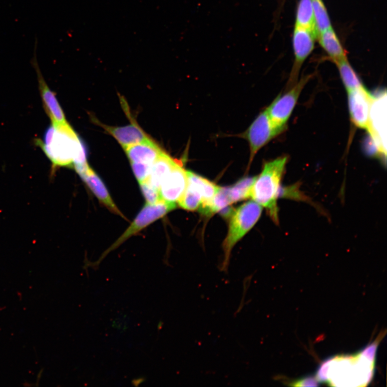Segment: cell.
Returning <instances> with one entry per match:
<instances>
[{
	"instance_id": "277c9868",
	"label": "cell",
	"mask_w": 387,
	"mask_h": 387,
	"mask_svg": "<svg viewBox=\"0 0 387 387\" xmlns=\"http://www.w3.org/2000/svg\"><path fill=\"white\" fill-rule=\"evenodd\" d=\"M310 76L302 78L300 81L284 95H279L272 104L266 109L274 126L281 133L287 128V122L293 113L297 102Z\"/></svg>"
},
{
	"instance_id": "d6986e66",
	"label": "cell",
	"mask_w": 387,
	"mask_h": 387,
	"mask_svg": "<svg viewBox=\"0 0 387 387\" xmlns=\"http://www.w3.org/2000/svg\"><path fill=\"white\" fill-rule=\"evenodd\" d=\"M338 69L343 84L347 91L363 86L356 72L349 64L347 59L335 63Z\"/></svg>"
},
{
	"instance_id": "7c38bea8",
	"label": "cell",
	"mask_w": 387,
	"mask_h": 387,
	"mask_svg": "<svg viewBox=\"0 0 387 387\" xmlns=\"http://www.w3.org/2000/svg\"><path fill=\"white\" fill-rule=\"evenodd\" d=\"M188 182L186 171L177 163L159 188L163 201L175 203L183 195Z\"/></svg>"
},
{
	"instance_id": "7a4b0ae2",
	"label": "cell",
	"mask_w": 387,
	"mask_h": 387,
	"mask_svg": "<svg viewBox=\"0 0 387 387\" xmlns=\"http://www.w3.org/2000/svg\"><path fill=\"white\" fill-rule=\"evenodd\" d=\"M287 160V157L283 156L266 163L255 179L251 193L254 201L265 208L277 224L279 223L277 200L280 197L281 182Z\"/></svg>"
},
{
	"instance_id": "d4e9b609",
	"label": "cell",
	"mask_w": 387,
	"mask_h": 387,
	"mask_svg": "<svg viewBox=\"0 0 387 387\" xmlns=\"http://www.w3.org/2000/svg\"><path fill=\"white\" fill-rule=\"evenodd\" d=\"M381 339H379V336L378 339L377 338L373 344H371L366 348H364L360 354L369 361L374 362L377 347L379 344V341H380Z\"/></svg>"
},
{
	"instance_id": "8992f818",
	"label": "cell",
	"mask_w": 387,
	"mask_h": 387,
	"mask_svg": "<svg viewBox=\"0 0 387 387\" xmlns=\"http://www.w3.org/2000/svg\"><path fill=\"white\" fill-rule=\"evenodd\" d=\"M281 133L273 125L266 109L260 113L244 134L250 144V163L262 147Z\"/></svg>"
},
{
	"instance_id": "9c48e42d",
	"label": "cell",
	"mask_w": 387,
	"mask_h": 387,
	"mask_svg": "<svg viewBox=\"0 0 387 387\" xmlns=\"http://www.w3.org/2000/svg\"><path fill=\"white\" fill-rule=\"evenodd\" d=\"M38 39L35 43L34 55L32 60V64L35 68L39 79V89L42 99L43 106L46 112L53 123L58 125L68 124L65 114L58 102L55 94L50 89L44 79L38 62L36 50L38 48Z\"/></svg>"
},
{
	"instance_id": "ac0fdd59",
	"label": "cell",
	"mask_w": 387,
	"mask_h": 387,
	"mask_svg": "<svg viewBox=\"0 0 387 387\" xmlns=\"http://www.w3.org/2000/svg\"><path fill=\"white\" fill-rule=\"evenodd\" d=\"M295 26L307 29L317 39L318 32L314 17L311 0H300L297 7Z\"/></svg>"
},
{
	"instance_id": "4fadbf2b",
	"label": "cell",
	"mask_w": 387,
	"mask_h": 387,
	"mask_svg": "<svg viewBox=\"0 0 387 387\" xmlns=\"http://www.w3.org/2000/svg\"><path fill=\"white\" fill-rule=\"evenodd\" d=\"M79 175L101 203L113 213L125 218L116 206L103 181L90 166L88 167L83 173Z\"/></svg>"
},
{
	"instance_id": "2e32d148",
	"label": "cell",
	"mask_w": 387,
	"mask_h": 387,
	"mask_svg": "<svg viewBox=\"0 0 387 387\" xmlns=\"http://www.w3.org/2000/svg\"><path fill=\"white\" fill-rule=\"evenodd\" d=\"M177 163L164 151L151 166L150 172L146 181L152 186L159 190L165 178Z\"/></svg>"
},
{
	"instance_id": "3957f363",
	"label": "cell",
	"mask_w": 387,
	"mask_h": 387,
	"mask_svg": "<svg viewBox=\"0 0 387 387\" xmlns=\"http://www.w3.org/2000/svg\"><path fill=\"white\" fill-rule=\"evenodd\" d=\"M262 210V207L259 204L255 201H250L243 204L233 211L231 216L228 235L223 244L225 254L223 268L227 267L233 246L257 222Z\"/></svg>"
},
{
	"instance_id": "5bb4252c",
	"label": "cell",
	"mask_w": 387,
	"mask_h": 387,
	"mask_svg": "<svg viewBox=\"0 0 387 387\" xmlns=\"http://www.w3.org/2000/svg\"><path fill=\"white\" fill-rule=\"evenodd\" d=\"M103 127L118 141L124 149L150 139L135 122L125 127H114L104 125Z\"/></svg>"
},
{
	"instance_id": "484cf974",
	"label": "cell",
	"mask_w": 387,
	"mask_h": 387,
	"mask_svg": "<svg viewBox=\"0 0 387 387\" xmlns=\"http://www.w3.org/2000/svg\"><path fill=\"white\" fill-rule=\"evenodd\" d=\"M290 385L294 386H318V384L317 379L312 377H308L292 382Z\"/></svg>"
},
{
	"instance_id": "603a6c76",
	"label": "cell",
	"mask_w": 387,
	"mask_h": 387,
	"mask_svg": "<svg viewBox=\"0 0 387 387\" xmlns=\"http://www.w3.org/2000/svg\"><path fill=\"white\" fill-rule=\"evenodd\" d=\"M140 185L142 193L148 204H155L162 201L159 190L152 186L146 181Z\"/></svg>"
},
{
	"instance_id": "7402d4cb",
	"label": "cell",
	"mask_w": 387,
	"mask_h": 387,
	"mask_svg": "<svg viewBox=\"0 0 387 387\" xmlns=\"http://www.w3.org/2000/svg\"><path fill=\"white\" fill-rule=\"evenodd\" d=\"M232 204L229 195V187H219L211 204V212L213 214L220 212L223 209Z\"/></svg>"
},
{
	"instance_id": "ba28073f",
	"label": "cell",
	"mask_w": 387,
	"mask_h": 387,
	"mask_svg": "<svg viewBox=\"0 0 387 387\" xmlns=\"http://www.w3.org/2000/svg\"><path fill=\"white\" fill-rule=\"evenodd\" d=\"M316 39L315 36L307 29L295 27L293 40L295 63L289 79L287 90L297 83L299 71L303 62L312 52Z\"/></svg>"
},
{
	"instance_id": "ffe728a7",
	"label": "cell",
	"mask_w": 387,
	"mask_h": 387,
	"mask_svg": "<svg viewBox=\"0 0 387 387\" xmlns=\"http://www.w3.org/2000/svg\"><path fill=\"white\" fill-rule=\"evenodd\" d=\"M257 177L244 178L231 187H229L232 203L243 201L251 197L252 188Z\"/></svg>"
},
{
	"instance_id": "52a82bcc",
	"label": "cell",
	"mask_w": 387,
	"mask_h": 387,
	"mask_svg": "<svg viewBox=\"0 0 387 387\" xmlns=\"http://www.w3.org/2000/svg\"><path fill=\"white\" fill-rule=\"evenodd\" d=\"M347 93L349 115L353 125L368 131L373 96L364 86L347 91Z\"/></svg>"
},
{
	"instance_id": "44dd1931",
	"label": "cell",
	"mask_w": 387,
	"mask_h": 387,
	"mask_svg": "<svg viewBox=\"0 0 387 387\" xmlns=\"http://www.w3.org/2000/svg\"><path fill=\"white\" fill-rule=\"evenodd\" d=\"M311 3L319 35L332 28V25L323 0H311Z\"/></svg>"
},
{
	"instance_id": "30bf717a",
	"label": "cell",
	"mask_w": 387,
	"mask_h": 387,
	"mask_svg": "<svg viewBox=\"0 0 387 387\" xmlns=\"http://www.w3.org/2000/svg\"><path fill=\"white\" fill-rule=\"evenodd\" d=\"M386 111V93L376 98L373 97L370 108L368 131L369 136L385 154Z\"/></svg>"
},
{
	"instance_id": "6da1fadb",
	"label": "cell",
	"mask_w": 387,
	"mask_h": 387,
	"mask_svg": "<svg viewBox=\"0 0 387 387\" xmlns=\"http://www.w3.org/2000/svg\"><path fill=\"white\" fill-rule=\"evenodd\" d=\"M36 143L56 166L76 168L88 164L85 147L69 123H53Z\"/></svg>"
},
{
	"instance_id": "9a60e30c",
	"label": "cell",
	"mask_w": 387,
	"mask_h": 387,
	"mask_svg": "<svg viewBox=\"0 0 387 387\" xmlns=\"http://www.w3.org/2000/svg\"><path fill=\"white\" fill-rule=\"evenodd\" d=\"M130 163L152 164L163 152L151 139L125 149Z\"/></svg>"
},
{
	"instance_id": "e0dca14e",
	"label": "cell",
	"mask_w": 387,
	"mask_h": 387,
	"mask_svg": "<svg viewBox=\"0 0 387 387\" xmlns=\"http://www.w3.org/2000/svg\"><path fill=\"white\" fill-rule=\"evenodd\" d=\"M317 39L320 46L335 64L347 59L346 51L343 48L332 27L320 33Z\"/></svg>"
},
{
	"instance_id": "cb8c5ba5",
	"label": "cell",
	"mask_w": 387,
	"mask_h": 387,
	"mask_svg": "<svg viewBox=\"0 0 387 387\" xmlns=\"http://www.w3.org/2000/svg\"><path fill=\"white\" fill-rule=\"evenodd\" d=\"M130 163L139 184L142 183L147 180L152 164L140 163Z\"/></svg>"
},
{
	"instance_id": "5b68a950",
	"label": "cell",
	"mask_w": 387,
	"mask_h": 387,
	"mask_svg": "<svg viewBox=\"0 0 387 387\" xmlns=\"http://www.w3.org/2000/svg\"><path fill=\"white\" fill-rule=\"evenodd\" d=\"M176 204L164 201L153 204H147L138 214L132 223L122 236L104 253L102 259L115 250L123 243L152 223L176 208Z\"/></svg>"
},
{
	"instance_id": "8fae6325",
	"label": "cell",
	"mask_w": 387,
	"mask_h": 387,
	"mask_svg": "<svg viewBox=\"0 0 387 387\" xmlns=\"http://www.w3.org/2000/svg\"><path fill=\"white\" fill-rule=\"evenodd\" d=\"M186 173L187 188L178 203L184 209L195 211L201 206L203 199L209 188V181L191 171H186Z\"/></svg>"
}]
</instances>
